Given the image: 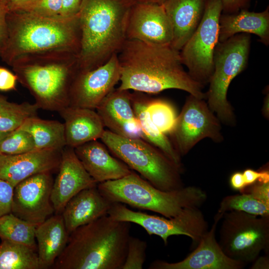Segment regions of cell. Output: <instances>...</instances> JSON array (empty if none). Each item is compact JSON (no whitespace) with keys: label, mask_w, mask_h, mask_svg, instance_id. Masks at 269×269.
<instances>
[{"label":"cell","mask_w":269,"mask_h":269,"mask_svg":"<svg viewBox=\"0 0 269 269\" xmlns=\"http://www.w3.org/2000/svg\"><path fill=\"white\" fill-rule=\"evenodd\" d=\"M118 57L121 71L120 90L156 94L175 89L200 99L206 98L204 85L184 70L180 51L170 45L127 39Z\"/></svg>","instance_id":"6da1fadb"},{"label":"cell","mask_w":269,"mask_h":269,"mask_svg":"<svg viewBox=\"0 0 269 269\" xmlns=\"http://www.w3.org/2000/svg\"><path fill=\"white\" fill-rule=\"evenodd\" d=\"M7 37L0 55L9 66L26 55L57 51L79 54L81 30L78 13L71 17H43L8 11Z\"/></svg>","instance_id":"7a4b0ae2"},{"label":"cell","mask_w":269,"mask_h":269,"mask_svg":"<svg viewBox=\"0 0 269 269\" xmlns=\"http://www.w3.org/2000/svg\"><path fill=\"white\" fill-rule=\"evenodd\" d=\"M131 223L108 214L79 227L52 267L55 269H121L127 253Z\"/></svg>","instance_id":"3957f363"},{"label":"cell","mask_w":269,"mask_h":269,"mask_svg":"<svg viewBox=\"0 0 269 269\" xmlns=\"http://www.w3.org/2000/svg\"><path fill=\"white\" fill-rule=\"evenodd\" d=\"M136 0H84L78 16L80 71H89L118 54L127 40L130 11Z\"/></svg>","instance_id":"277c9868"},{"label":"cell","mask_w":269,"mask_h":269,"mask_svg":"<svg viewBox=\"0 0 269 269\" xmlns=\"http://www.w3.org/2000/svg\"><path fill=\"white\" fill-rule=\"evenodd\" d=\"M78 55L65 51L30 54L10 66L39 109L59 112L69 106L71 85L80 71Z\"/></svg>","instance_id":"5b68a950"},{"label":"cell","mask_w":269,"mask_h":269,"mask_svg":"<svg viewBox=\"0 0 269 269\" xmlns=\"http://www.w3.org/2000/svg\"><path fill=\"white\" fill-rule=\"evenodd\" d=\"M97 188L112 203L126 204L166 218L175 217L186 208L200 207L207 198L204 191L193 186L161 190L133 171L121 178L99 183Z\"/></svg>","instance_id":"8992f818"},{"label":"cell","mask_w":269,"mask_h":269,"mask_svg":"<svg viewBox=\"0 0 269 269\" xmlns=\"http://www.w3.org/2000/svg\"><path fill=\"white\" fill-rule=\"evenodd\" d=\"M108 150L154 187L171 191L184 187L182 170L161 150L141 138H129L105 130L100 138Z\"/></svg>","instance_id":"52a82bcc"},{"label":"cell","mask_w":269,"mask_h":269,"mask_svg":"<svg viewBox=\"0 0 269 269\" xmlns=\"http://www.w3.org/2000/svg\"><path fill=\"white\" fill-rule=\"evenodd\" d=\"M250 45V34L240 33L218 42L215 49L213 72L205 94L209 108L227 125L235 123L233 109L227 97L228 88L233 79L246 67Z\"/></svg>","instance_id":"ba28073f"},{"label":"cell","mask_w":269,"mask_h":269,"mask_svg":"<svg viewBox=\"0 0 269 269\" xmlns=\"http://www.w3.org/2000/svg\"><path fill=\"white\" fill-rule=\"evenodd\" d=\"M219 230V246L230 258L245 266L264 251H269V217L242 211L224 213Z\"/></svg>","instance_id":"9c48e42d"},{"label":"cell","mask_w":269,"mask_h":269,"mask_svg":"<svg viewBox=\"0 0 269 269\" xmlns=\"http://www.w3.org/2000/svg\"><path fill=\"white\" fill-rule=\"evenodd\" d=\"M108 215L117 221L139 225L149 235L160 237L165 245H167L170 236L184 235L192 240L193 245L196 247L208 227L199 207L186 208L177 216L166 218L134 211L123 203H113Z\"/></svg>","instance_id":"30bf717a"},{"label":"cell","mask_w":269,"mask_h":269,"mask_svg":"<svg viewBox=\"0 0 269 269\" xmlns=\"http://www.w3.org/2000/svg\"><path fill=\"white\" fill-rule=\"evenodd\" d=\"M222 12L221 0H207L197 28L180 50L183 65L197 82L209 83L214 69L213 57L219 42V20Z\"/></svg>","instance_id":"8fae6325"},{"label":"cell","mask_w":269,"mask_h":269,"mask_svg":"<svg viewBox=\"0 0 269 269\" xmlns=\"http://www.w3.org/2000/svg\"><path fill=\"white\" fill-rule=\"evenodd\" d=\"M221 130L219 119L204 99L190 94L170 134L172 143L181 156L205 138H210L217 142L221 141L223 137Z\"/></svg>","instance_id":"7c38bea8"},{"label":"cell","mask_w":269,"mask_h":269,"mask_svg":"<svg viewBox=\"0 0 269 269\" xmlns=\"http://www.w3.org/2000/svg\"><path fill=\"white\" fill-rule=\"evenodd\" d=\"M118 54L101 66L89 71H79L71 85L69 106L96 109L120 80Z\"/></svg>","instance_id":"4fadbf2b"},{"label":"cell","mask_w":269,"mask_h":269,"mask_svg":"<svg viewBox=\"0 0 269 269\" xmlns=\"http://www.w3.org/2000/svg\"><path fill=\"white\" fill-rule=\"evenodd\" d=\"M51 172L35 174L13 189L11 212L29 223L39 225L55 213L51 201L53 184Z\"/></svg>","instance_id":"5bb4252c"},{"label":"cell","mask_w":269,"mask_h":269,"mask_svg":"<svg viewBox=\"0 0 269 269\" xmlns=\"http://www.w3.org/2000/svg\"><path fill=\"white\" fill-rule=\"evenodd\" d=\"M126 36L149 44L171 45L172 27L163 4L136 1L130 11Z\"/></svg>","instance_id":"9a60e30c"},{"label":"cell","mask_w":269,"mask_h":269,"mask_svg":"<svg viewBox=\"0 0 269 269\" xmlns=\"http://www.w3.org/2000/svg\"><path fill=\"white\" fill-rule=\"evenodd\" d=\"M223 214L217 212L212 228L201 238L195 250L183 260L168 263L156 260L149 269H241L246 266L227 256L216 239L217 225Z\"/></svg>","instance_id":"2e32d148"},{"label":"cell","mask_w":269,"mask_h":269,"mask_svg":"<svg viewBox=\"0 0 269 269\" xmlns=\"http://www.w3.org/2000/svg\"><path fill=\"white\" fill-rule=\"evenodd\" d=\"M58 173L54 180L51 201L55 214H61L67 202L81 190L98 183L86 171L75 152L66 146L62 151Z\"/></svg>","instance_id":"e0dca14e"},{"label":"cell","mask_w":269,"mask_h":269,"mask_svg":"<svg viewBox=\"0 0 269 269\" xmlns=\"http://www.w3.org/2000/svg\"><path fill=\"white\" fill-rule=\"evenodd\" d=\"M62 150L35 149L17 154H0V179L14 187L35 174L58 170Z\"/></svg>","instance_id":"ac0fdd59"},{"label":"cell","mask_w":269,"mask_h":269,"mask_svg":"<svg viewBox=\"0 0 269 269\" xmlns=\"http://www.w3.org/2000/svg\"><path fill=\"white\" fill-rule=\"evenodd\" d=\"M129 90H113L96 108L105 127L120 136L141 138L140 124L134 114Z\"/></svg>","instance_id":"d6986e66"},{"label":"cell","mask_w":269,"mask_h":269,"mask_svg":"<svg viewBox=\"0 0 269 269\" xmlns=\"http://www.w3.org/2000/svg\"><path fill=\"white\" fill-rule=\"evenodd\" d=\"M108 149L97 140L74 148L83 166L98 184L121 178L132 172L126 164L111 155Z\"/></svg>","instance_id":"ffe728a7"},{"label":"cell","mask_w":269,"mask_h":269,"mask_svg":"<svg viewBox=\"0 0 269 269\" xmlns=\"http://www.w3.org/2000/svg\"><path fill=\"white\" fill-rule=\"evenodd\" d=\"M113 203L101 193L97 186L80 191L67 202L61 213L69 234L107 215Z\"/></svg>","instance_id":"44dd1931"},{"label":"cell","mask_w":269,"mask_h":269,"mask_svg":"<svg viewBox=\"0 0 269 269\" xmlns=\"http://www.w3.org/2000/svg\"><path fill=\"white\" fill-rule=\"evenodd\" d=\"M207 0H166L163 4L172 27L171 46L179 51L192 35L204 14Z\"/></svg>","instance_id":"7402d4cb"},{"label":"cell","mask_w":269,"mask_h":269,"mask_svg":"<svg viewBox=\"0 0 269 269\" xmlns=\"http://www.w3.org/2000/svg\"><path fill=\"white\" fill-rule=\"evenodd\" d=\"M64 120L66 146L75 148L100 138L105 126L94 110L68 106L59 112Z\"/></svg>","instance_id":"603a6c76"},{"label":"cell","mask_w":269,"mask_h":269,"mask_svg":"<svg viewBox=\"0 0 269 269\" xmlns=\"http://www.w3.org/2000/svg\"><path fill=\"white\" fill-rule=\"evenodd\" d=\"M39 269L52 267L68 242V233L61 214L52 215L36 227Z\"/></svg>","instance_id":"cb8c5ba5"},{"label":"cell","mask_w":269,"mask_h":269,"mask_svg":"<svg viewBox=\"0 0 269 269\" xmlns=\"http://www.w3.org/2000/svg\"><path fill=\"white\" fill-rule=\"evenodd\" d=\"M240 33L254 34L266 46L269 44V8L255 12L246 9L221 14L219 20V42Z\"/></svg>","instance_id":"d4e9b609"},{"label":"cell","mask_w":269,"mask_h":269,"mask_svg":"<svg viewBox=\"0 0 269 269\" xmlns=\"http://www.w3.org/2000/svg\"><path fill=\"white\" fill-rule=\"evenodd\" d=\"M147 102L146 98L132 94V106L140 125L142 139L158 148L182 170L181 156L166 135L161 133L151 121L147 111Z\"/></svg>","instance_id":"484cf974"},{"label":"cell","mask_w":269,"mask_h":269,"mask_svg":"<svg viewBox=\"0 0 269 269\" xmlns=\"http://www.w3.org/2000/svg\"><path fill=\"white\" fill-rule=\"evenodd\" d=\"M30 134L37 150H62L66 146L64 123L43 120L37 116L25 120L18 128Z\"/></svg>","instance_id":"4316f807"},{"label":"cell","mask_w":269,"mask_h":269,"mask_svg":"<svg viewBox=\"0 0 269 269\" xmlns=\"http://www.w3.org/2000/svg\"><path fill=\"white\" fill-rule=\"evenodd\" d=\"M0 269H39L37 253L28 246L2 240Z\"/></svg>","instance_id":"83f0119b"},{"label":"cell","mask_w":269,"mask_h":269,"mask_svg":"<svg viewBox=\"0 0 269 269\" xmlns=\"http://www.w3.org/2000/svg\"><path fill=\"white\" fill-rule=\"evenodd\" d=\"M36 226L10 213L0 217V238L36 250Z\"/></svg>","instance_id":"f1b7e54d"},{"label":"cell","mask_w":269,"mask_h":269,"mask_svg":"<svg viewBox=\"0 0 269 269\" xmlns=\"http://www.w3.org/2000/svg\"><path fill=\"white\" fill-rule=\"evenodd\" d=\"M37 105L10 102L0 95V132H11L18 129L27 118L37 116Z\"/></svg>","instance_id":"f546056e"},{"label":"cell","mask_w":269,"mask_h":269,"mask_svg":"<svg viewBox=\"0 0 269 269\" xmlns=\"http://www.w3.org/2000/svg\"><path fill=\"white\" fill-rule=\"evenodd\" d=\"M231 211L269 217V204L257 200L250 194L240 193L224 197L220 202L217 212L224 214Z\"/></svg>","instance_id":"4dcf8cb0"},{"label":"cell","mask_w":269,"mask_h":269,"mask_svg":"<svg viewBox=\"0 0 269 269\" xmlns=\"http://www.w3.org/2000/svg\"><path fill=\"white\" fill-rule=\"evenodd\" d=\"M146 108L153 124L163 134H170L177 117L173 105L163 100H147Z\"/></svg>","instance_id":"1f68e13d"},{"label":"cell","mask_w":269,"mask_h":269,"mask_svg":"<svg viewBox=\"0 0 269 269\" xmlns=\"http://www.w3.org/2000/svg\"><path fill=\"white\" fill-rule=\"evenodd\" d=\"M31 135L17 129L0 141V154H17L35 150Z\"/></svg>","instance_id":"d6a6232c"},{"label":"cell","mask_w":269,"mask_h":269,"mask_svg":"<svg viewBox=\"0 0 269 269\" xmlns=\"http://www.w3.org/2000/svg\"><path fill=\"white\" fill-rule=\"evenodd\" d=\"M147 243L130 236L125 262L121 269H142L146 258Z\"/></svg>","instance_id":"836d02e7"},{"label":"cell","mask_w":269,"mask_h":269,"mask_svg":"<svg viewBox=\"0 0 269 269\" xmlns=\"http://www.w3.org/2000/svg\"><path fill=\"white\" fill-rule=\"evenodd\" d=\"M63 0H37L16 11H22L43 17H54L60 15Z\"/></svg>","instance_id":"e575fe53"},{"label":"cell","mask_w":269,"mask_h":269,"mask_svg":"<svg viewBox=\"0 0 269 269\" xmlns=\"http://www.w3.org/2000/svg\"><path fill=\"white\" fill-rule=\"evenodd\" d=\"M14 187L0 179V217L11 212Z\"/></svg>","instance_id":"d590c367"},{"label":"cell","mask_w":269,"mask_h":269,"mask_svg":"<svg viewBox=\"0 0 269 269\" xmlns=\"http://www.w3.org/2000/svg\"><path fill=\"white\" fill-rule=\"evenodd\" d=\"M240 193L250 194L257 200L269 204V182H257Z\"/></svg>","instance_id":"8d00e7d4"},{"label":"cell","mask_w":269,"mask_h":269,"mask_svg":"<svg viewBox=\"0 0 269 269\" xmlns=\"http://www.w3.org/2000/svg\"><path fill=\"white\" fill-rule=\"evenodd\" d=\"M17 81V78L14 73L6 68L0 66V91L15 90Z\"/></svg>","instance_id":"74e56055"},{"label":"cell","mask_w":269,"mask_h":269,"mask_svg":"<svg viewBox=\"0 0 269 269\" xmlns=\"http://www.w3.org/2000/svg\"><path fill=\"white\" fill-rule=\"evenodd\" d=\"M243 178L246 187L257 182H269V172L267 169L255 170L248 168L243 172Z\"/></svg>","instance_id":"f35d334b"},{"label":"cell","mask_w":269,"mask_h":269,"mask_svg":"<svg viewBox=\"0 0 269 269\" xmlns=\"http://www.w3.org/2000/svg\"><path fill=\"white\" fill-rule=\"evenodd\" d=\"M8 12L6 4L0 0V55L7 37L6 16Z\"/></svg>","instance_id":"ab89813d"},{"label":"cell","mask_w":269,"mask_h":269,"mask_svg":"<svg viewBox=\"0 0 269 269\" xmlns=\"http://www.w3.org/2000/svg\"><path fill=\"white\" fill-rule=\"evenodd\" d=\"M224 13H234L245 9L251 0H221Z\"/></svg>","instance_id":"60d3db41"},{"label":"cell","mask_w":269,"mask_h":269,"mask_svg":"<svg viewBox=\"0 0 269 269\" xmlns=\"http://www.w3.org/2000/svg\"><path fill=\"white\" fill-rule=\"evenodd\" d=\"M84 0H63L60 15L64 17H71L77 15Z\"/></svg>","instance_id":"b9f144b4"},{"label":"cell","mask_w":269,"mask_h":269,"mask_svg":"<svg viewBox=\"0 0 269 269\" xmlns=\"http://www.w3.org/2000/svg\"><path fill=\"white\" fill-rule=\"evenodd\" d=\"M230 185L234 190L242 192L246 187L243 172L237 171L233 173L229 180Z\"/></svg>","instance_id":"7bdbcfd3"},{"label":"cell","mask_w":269,"mask_h":269,"mask_svg":"<svg viewBox=\"0 0 269 269\" xmlns=\"http://www.w3.org/2000/svg\"><path fill=\"white\" fill-rule=\"evenodd\" d=\"M37 0H8L6 4L8 11L20 10Z\"/></svg>","instance_id":"ee69618b"},{"label":"cell","mask_w":269,"mask_h":269,"mask_svg":"<svg viewBox=\"0 0 269 269\" xmlns=\"http://www.w3.org/2000/svg\"><path fill=\"white\" fill-rule=\"evenodd\" d=\"M251 269H269V258L268 255L259 256L253 262Z\"/></svg>","instance_id":"f6af8a7d"},{"label":"cell","mask_w":269,"mask_h":269,"mask_svg":"<svg viewBox=\"0 0 269 269\" xmlns=\"http://www.w3.org/2000/svg\"><path fill=\"white\" fill-rule=\"evenodd\" d=\"M264 105L262 109L263 111V114L266 118H269V93L267 94L264 102Z\"/></svg>","instance_id":"bcb514c9"},{"label":"cell","mask_w":269,"mask_h":269,"mask_svg":"<svg viewBox=\"0 0 269 269\" xmlns=\"http://www.w3.org/2000/svg\"><path fill=\"white\" fill-rule=\"evenodd\" d=\"M166 0H136L137 2L163 4Z\"/></svg>","instance_id":"7dc6e473"},{"label":"cell","mask_w":269,"mask_h":269,"mask_svg":"<svg viewBox=\"0 0 269 269\" xmlns=\"http://www.w3.org/2000/svg\"><path fill=\"white\" fill-rule=\"evenodd\" d=\"M7 132H0V141L3 139L6 136L8 135V134L9 133Z\"/></svg>","instance_id":"c3c4849f"},{"label":"cell","mask_w":269,"mask_h":269,"mask_svg":"<svg viewBox=\"0 0 269 269\" xmlns=\"http://www.w3.org/2000/svg\"><path fill=\"white\" fill-rule=\"evenodd\" d=\"M2 1H3V2H4L5 4L6 3L7 1H8V0H1Z\"/></svg>","instance_id":"681fc988"}]
</instances>
